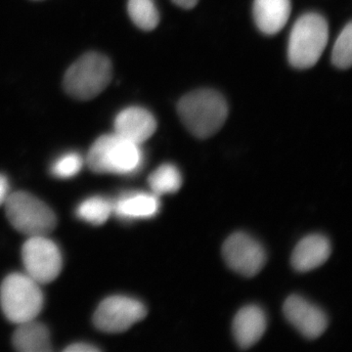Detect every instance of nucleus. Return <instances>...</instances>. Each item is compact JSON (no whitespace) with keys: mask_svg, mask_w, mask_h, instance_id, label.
<instances>
[{"mask_svg":"<svg viewBox=\"0 0 352 352\" xmlns=\"http://www.w3.org/2000/svg\"><path fill=\"white\" fill-rule=\"evenodd\" d=\"M148 183L152 193L157 197L173 194L182 188V173L175 164H164L149 176Z\"/></svg>","mask_w":352,"mask_h":352,"instance_id":"17","label":"nucleus"},{"mask_svg":"<svg viewBox=\"0 0 352 352\" xmlns=\"http://www.w3.org/2000/svg\"><path fill=\"white\" fill-rule=\"evenodd\" d=\"M291 0H254V18L263 34H277L288 23L291 15Z\"/></svg>","mask_w":352,"mask_h":352,"instance_id":"15","label":"nucleus"},{"mask_svg":"<svg viewBox=\"0 0 352 352\" xmlns=\"http://www.w3.org/2000/svg\"><path fill=\"white\" fill-rule=\"evenodd\" d=\"M64 351L66 352H96L99 351V349L91 344L78 342V344H74L66 347Z\"/></svg>","mask_w":352,"mask_h":352,"instance_id":"22","label":"nucleus"},{"mask_svg":"<svg viewBox=\"0 0 352 352\" xmlns=\"http://www.w3.org/2000/svg\"><path fill=\"white\" fill-rule=\"evenodd\" d=\"M222 254L231 270L247 277L258 274L266 261L263 245L251 236L241 232L233 234L226 241Z\"/></svg>","mask_w":352,"mask_h":352,"instance_id":"9","label":"nucleus"},{"mask_svg":"<svg viewBox=\"0 0 352 352\" xmlns=\"http://www.w3.org/2000/svg\"><path fill=\"white\" fill-rule=\"evenodd\" d=\"M112 204L113 214L122 220L152 219L161 208L159 197L144 192L124 194Z\"/></svg>","mask_w":352,"mask_h":352,"instance_id":"13","label":"nucleus"},{"mask_svg":"<svg viewBox=\"0 0 352 352\" xmlns=\"http://www.w3.org/2000/svg\"><path fill=\"white\" fill-rule=\"evenodd\" d=\"M283 309L287 320L307 339L320 337L327 329L326 314L302 296H289L284 303Z\"/></svg>","mask_w":352,"mask_h":352,"instance_id":"10","label":"nucleus"},{"mask_svg":"<svg viewBox=\"0 0 352 352\" xmlns=\"http://www.w3.org/2000/svg\"><path fill=\"white\" fill-rule=\"evenodd\" d=\"M176 6L184 9H191L197 6L199 0H173Z\"/></svg>","mask_w":352,"mask_h":352,"instance_id":"24","label":"nucleus"},{"mask_svg":"<svg viewBox=\"0 0 352 352\" xmlns=\"http://www.w3.org/2000/svg\"><path fill=\"white\" fill-rule=\"evenodd\" d=\"M127 11L139 29L152 31L159 24L160 15L154 0H129Z\"/></svg>","mask_w":352,"mask_h":352,"instance_id":"19","label":"nucleus"},{"mask_svg":"<svg viewBox=\"0 0 352 352\" xmlns=\"http://www.w3.org/2000/svg\"><path fill=\"white\" fill-rule=\"evenodd\" d=\"M146 315L145 305L135 298L113 296L99 305L94 314V322L102 332L122 333L143 320Z\"/></svg>","mask_w":352,"mask_h":352,"instance_id":"8","label":"nucleus"},{"mask_svg":"<svg viewBox=\"0 0 352 352\" xmlns=\"http://www.w3.org/2000/svg\"><path fill=\"white\" fill-rule=\"evenodd\" d=\"M83 166V159L78 153L69 152L55 160L50 171L53 176L60 179H69L80 173Z\"/></svg>","mask_w":352,"mask_h":352,"instance_id":"21","label":"nucleus"},{"mask_svg":"<svg viewBox=\"0 0 352 352\" xmlns=\"http://www.w3.org/2000/svg\"><path fill=\"white\" fill-rule=\"evenodd\" d=\"M115 133L142 145L157 129V122L149 111L140 107H129L119 113L115 120Z\"/></svg>","mask_w":352,"mask_h":352,"instance_id":"11","label":"nucleus"},{"mask_svg":"<svg viewBox=\"0 0 352 352\" xmlns=\"http://www.w3.org/2000/svg\"><path fill=\"white\" fill-rule=\"evenodd\" d=\"M14 228L29 237L47 236L56 227V215L45 203L27 192L9 194L4 203Z\"/></svg>","mask_w":352,"mask_h":352,"instance_id":"6","label":"nucleus"},{"mask_svg":"<svg viewBox=\"0 0 352 352\" xmlns=\"http://www.w3.org/2000/svg\"><path fill=\"white\" fill-rule=\"evenodd\" d=\"M331 245L322 235L303 238L292 254V265L298 272H308L323 265L330 258Z\"/></svg>","mask_w":352,"mask_h":352,"instance_id":"14","label":"nucleus"},{"mask_svg":"<svg viewBox=\"0 0 352 352\" xmlns=\"http://www.w3.org/2000/svg\"><path fill=\"white\" fill-rule=\"evenodd\" d=\"M13 346L22 352L52 351L48 329L36 319L18 324V329L13 335Z\"/></svg>","mask_w":352,"mask_h":352,"instance_id":"16","label":"nucleus"},{"mask_svg":"<svg viewBox=\"0 0 352 352\" xmlns=\"http://www.w3.org/2000/svg\"><path fill=\"white\" fill-rule=\"evenodd\" d=\"M87 163L96 173L132 175L142 168L144 154L141 145L116 133L106 134L91 146Z\"/></svg>","mask_w":352,"mask_h":352,"instance_id":"1","label":"nucleus"},{"mask_svg":"<svg viewBox=\"0 0 352 352\" xmlns=\"http://www.w3.org/2000/svg\"><path fill=\"white\" fill-rule=\"evenodd\" d=\"M266 326L265 314L261 307L249 305L242 308L234 318V339L241 349H250L263 338Z\"/></svg>","mask_w":352,"mask_h":352,"instance_id":"12","label":"nucleus"},{"mask_svg":"<svg viewBox=\"0 0 352 352\" xmlns=\"http://www.w3.org/2000/svg\"><path fill=\"white\" fill-rule=\"evenodd\" d=\"M328 38L326 20L319 14H305L296 21L289 34V63L298 69L311 68L323 54Z\"/></svg>","mask_w":352,"mask_h":352,"instance_id":"4","label":"nucleus"},{"mask_svg":"<svg viewBox=\"0 0 352 352\" xmlns=\"http://www.w3.org/2000/svg\"><path fill=\"white\" fill-rule=\"evenodd\" d=\"M25 274L38 284H47L59 276L63 266L61 252L47 236H34L22 249Z\"/></svg>","mask_w":352,"mask_h":352,"instance_id":"7","label":"nucleus"},{"mask_svg":"<svg viewBox=\"0 0 352 352\" xmlns=\"http://www.w3.org/2000/svg\"><path fill=\"white\" fill-rule=\"evenodd\" d=\"M112 214V201L100 196L90 197L82 201L76 210L78 219L92 226H102Z\"/></svg>","mask_w":352,"mask_h":352,"instance_id":"18","label":"nucleus"},{"mask_svg":"<svg viewBox=\"0 0 352 352\" xmlns=\"http://www.w3.org/2000/svg\"><path fill=\"white\" fill-rule=\"evenodd\" d=\"M352 25L349 23L336 41L332 52V61L340 69H347L352 62Z\"/></svg>","mask_w":352,"mask_h":352,"instance_id":"20","label":"nucleus"},{"mask_svg":"<svg viewBox=\"0 0 352 352\" xmlns=\"http://www.w3.org/2000/svg\"><path fill=\"white\" fill-rule=\"evenodd\" d=\"M112 63L99 53H87L69 67L64 87L69 96L89 100L101 94L112 80Z\"/></svg>","mask_w":352,"mask_h":352,"instance_id":"5","label":"nucleus"},{"mask_svg":"<svg viewBox=\"0 0 352 352\" xmlns=\"http://www.w3.org/2000/svg\"><path fill=\"white\" fill-rule=\"evenodd\" d=\"M41 284L28 274L13 273L0 287V305L6 318L14 324L34 320L43 307Z\"/></svg>","mask_w":352,"mask_h":352,"instance_id":"3","label":"nucleus"},{"mask_svg":"<svg viewBox=\"0 0 352 352\" xmlns=\"http://www.w3.org/2000/svg\"><path fill=\"white\" fill-rule=\"evenodd\" d=\"M9 182L6 175L0 173V206L4 205L9 196Z\"/></svg>","mask_w":352,"mask_h":352,"instance_id":"23","label":"nucleus"},{"mask_svg":"<svg viewBox=\"0 0 352 352\" xmlns=\"http://www.w3.org/2000/svg\"><path fill=\"white\" fill-rule=\"evenodd\" d=\"M183 124L199 138H208L221 129L228 116L226 99L210 89L196 90L182 97L177 106Z\"/></svg>","mask_w":352,"mask_h":352,"instance_id":"2","label":"nucleus"}]
</instances>
